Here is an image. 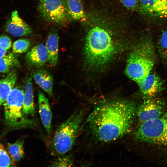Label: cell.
<instances>
[{
	"instance_id": "12",
	"label": "cell",
	"mask_w": 167,
	"mask_h": 167,
	"mask_svg": "<svg viewBox=\"0 0 167 167\" xmlns=\"http://www.w3.org/2000/svg\"><path fill=\"white\" fill-rule=\"evenodd\" d=\"M25 59L31 66L36 67L44 66L48 61L46 46L40 44L33 47L26 54Z\"/></svg>"
},
{
	"instance_id": "29",
	"label": "cell",
	"mask_w": 167,
	"mask_h": 167,
	"mask_svg": "<svg viewBox=\"0 0 167 167\" xmlns=\"http://www.w3.org/2000/svg\"><path fill=\"white\" fill-rule=\"evenodd\" d=\"M166 1H167V0H165Z\"/></svg>"
},
{
	"instance_id": "21",
	"label": "cell",
	"mask_w": 167,
	"mask_h": 167,
	"mask_svg": "<svg viewBox=\"0 0 167 167\" xmlns=\"http://www.w3.org/2000/svg\"><path fill=\"white\" fill-rule=\"evenodd\" d=\"M157 45L160 56L163 60L167 62V28L161 33Z\"/></svg>"
},
{
	"instance_id": "1",
	"label": "cell",
	"mask_w": 167,
	"mask_h": 167,
	"mask_svg": "<svg viewBox=\"0 0 167 167\" xmlns=\"http://www.w3.org/2000/svg\"><path fill=\"white\" fill-rule=\"evenodd\" d=\"M136 112L134 101H114L95 108L87 122L96 139L103 142H110L120 138L130 131Z\"/></svg>"
},
{
	"instance_id": "22",
	"label": "cell",
	"mask_w": 167,
	"mask_h": 167,
	"mask_svg": "<svg viewBox=\"0 0 167 167\" xmlns=\"http://www.w3.org/2000/svg\"><path fill=\"white\" fill-rule=\"evenodd\" d=\"M31 45L30 41L26 39H21L16 41L13 44L12 51L15 53H24L28 49Z\"/></svg>"
},
{
	"instance_id": "20",
	"label": "cell",
	"mask_w": 167,
	"mask_h": 167,
	"mask_svg": "<svg viewBox=\"0 0 167 167\" xmlns=\"http://www.w3.org/2000/svg\"><path fill=\"white\" fill-rule=\"evenodd\" d=\"M8 148L9 152L14 161H19L24 156L23 140H18L13 144H9Z\"/></svg>"
},
{
	"instance_id": "2",
	"label": "cell",
	"mask_w": 167,
	"mask_h": 167,
	"mask_svg": "<svg viewBox=\"0 0 167 167\" xmlns=\"http://www.w3.org/2000/svg\"><path fill=\"white\" fill-rule=\"evenodd\" d=\"M115 48L111 36L105 30L99 27H93L89 30L85 38L86 62L93 68L102 67L112 58Z\"/></svg>"
},
{
	"instance_id": "5",
	"label": "cell",
	"mask_w": 167,
	"mask_h": 167,
	"mask_svg": "<svg viewBox=\"0 0 167 167\" xmlns=\"http://www.w3.org/2000/svg\"><path fill=\"white\" fill-rule=\"evenodd\" d=\"M24 94L22 89L13 88L4 102L5 121L11 127H26L33 125V121L25 117L23 113Z\"/></svg>"
},
{
	"instance_id": "14",
	"label": "cell",
	"mask_w": 167,
	"mask_h": 167,
	"mask_svg": "<svg viewBox=\"0 0 167 167\" xmlns=\"http://www.w3.org/2000/svg\"><path fill=\"white\" fill-rule=\"evenodd\" d=\"M39 113L42 123L48 133L51 130L52 113L48 99L41 92L38 93Z\"/></svg>"
},
{
	"instance_id": "23",
	"label": "cell",
	"mask_w": 167,
	"mask_h": 167,
	"mask_svg": "<svg viewBox=\"0 0 167 167\" xmlns=\"http://www.w3.org/2000/svg\"><path fill=\"white\" fill-rule=\"evenodd\" d=\"M12 161L10 156L4 149L3 145L0 143V167H9Z\"/></svg>"
},
{
	"instance_id": "11",
	"label": "cell",
	"mask_w": 167,
	"mask_h": 167,
	"mask_svg": "<svg viewBox=\"0 0 167 167\" xmlns=\"http://www.w3.org/2000/svg\"><path fill=\"white\" fill-rule=\"evenodd\" d=\"M138 84L142 94L147 98L155 96L164 88L162 80L154 73H150Z\"/></svg>"
},
{
	"instance_id": "18",
	"label": "cell",
	"mask_w": 167,
	"mask_h": 167,
	"mask_svg": "<svg viewBox=\"0 0 167 167\" xmlns=\"http://www.w3.org/2000/svg\"><path fill=\"white\" fill-rule=\"evenodd\" d=\"M17 79L16 73L13 71L9 72L6 77L0 79V96L3 103L13 89Z\"/></svg>"
},
{
	"instance_id": "28",
	"label": "cell",
	"mask_w": 167,
	"mask_h": 167,
	"mask_svg": "<svg viewBox=\"0 0 167 167\" xmlns=\"http://www.w3.org/2000/svg\"><path fill=\"white\" fill-rule=\"evenodd\" d=\"M2 103H3L1 100L0 96V106L2 104Z\"/></svg>"
},
{
	"instance_id": "4",
	"label": "cell",
	"mask_w": 167,
	"mask_h": 167,
	"mask_svg": "<svg viewBox=\"0 0 167 167\" xmlns=\"http://www.w3.org/2000/svg\"><path fill=\"white\" fill-rule=\"evenodd\" d=\"M85 113V110L77 111L59 126L52 140L56 153L63 155L71 150L81 130Z\"/></svg>"
},
{
	"instance_id": "19",
	"label": "cell",
	"mask_w": 167,
	"mask_h": 167,
	"mask_svg": "<svg viewBox=\"0 0 167 167\" xmlns=\"http://www.w3.org/2000/svg\"><path fill=\"white\" fill-rule=\"evenodd\" d=\"M18 63L17 59L11 53L0 58V72L7 73Z\"/></svg>"
},
{
	"instance_id": "17",
	"label": "cell",
	"mask_w": 167,
	"mask_h": 167,
	"mask_svg": "<svg viewBox=\"0 0 167 167\" xmlns=\"http://www.w3.org/2000/svg\"><path fill=\"white\" fill-rule=\"evenodd\" d=\"M33 78L36 83L49 96L53 94V76L47 71L39 70L34 74Z\"/></svg>"
},
{
	"instance_id": "15",
	"label": "cell",
	"mask_w": 167,
	"mask_h": 167,
	"mask_svg": "<svg viewBox=\"0 0 167 167\" xmlns=\"http://www.w3.org/2000/svg\"><path fill=\"white\" fill-rule=\"evenodd\" d=\"M58 39L57 30L53 28L48 36L45 46L48 54V62L53 66L56 65L58 60Z\"/></svg>"
},
{
	"instance_id": "10",
	"label": "cell",
	"mask_w": 167,
	"mask_h": 167,
	"mask_svg": "<svg viewBox=\"0 0 167 167\" xmlns=\"http://www.w3.org/2000/svg\"><path fill=\"white\" fill-rule=\"evenodd\" d=\"M5 28L6 32L15 37L29 35L32 32L31 27L20 17L16 10L12 12L11 18L6 21Z\"/></svg>"
},
{
	"instance_id": "7",
	"label": "cell",
	"mask_w": 167,
	"mask_h": 167,
	"mask_svg": "<svg viewBox=\"0 0 167 167\" xmlns=\"http://www.w3.org/2000/svg\"><path fill=\"white\" fill-rule=\"evenodd\" d=\"M38 11L45 20L63 24L68 20L64 0H39Z\"/></svg>"
},
{
	"instance_id": "27",
	"label": "cell",
	"mask_w": 167,
	"mask_h": 167,
	"mask_svg": "<svg viewBox=\"0 0 167 167\" xmlns=\"http://www.w3.org/2000/svg\"><path fill=\"white\" fill-rule=\"evenodd\" d=\"M7 50L4 49L0 46V58L6 55Z\"/></svg>"
},
{
	"instance_id": "6",
	"label": "cell",
	"mask_w": 167,
	"mask_h": 167,
	"mask_svg": "<svg viewBox=\"0 0 167 167\" xmlns=\"http://www.w3.org/2000/svg\"><path fill=\"white\" fill-rule=\"evenodd\" d=\"M139 141L167 146V116L142 123L135 133Z\"/></svg>"
},
{
	"instance_id": "16",
	"label": "cell",
	"mask_w": 167,
	"mask_h": 167,
	"mask_svg": "<svg viewBox=\"0 0 167 167\" xmlns=\"http://www.w3.org/2000/svg\"><path fill=\"white\" fill-rule=\"evenodd\" d=\"M32 80L31 78H29L24 86L22 112L24 116L26 118L28 116H33L35 113Z\"/></svg>"
},
{
	"instance_id": "3",
	"label": "cell",
	"mask_w": 167,
	"mask_h": 167,
	"mask_svg": "<svg viewBox=\"0 0 167 167\" xmlns=\"http://www.w3.org/2000/svg\"><path fill=\"white\" fill-rule=\"evenodd\" d=\"M155 55L152 39L144 38L130 53L127 59L125 73L137 84L150 73L154 65Z\"/></svg>"
},
{
	"instance_id": "24",
	"label": "cell",
	"mask_w": 167,
	"mask_h": 167,
	"mask_svg": "<svg viewBox=\"0 0 167 167\" xmlns=\"http://www.w3.org/2000/svg\"><path fill=\"white\" fill-rule=\"evenodd\" d=\"M73 162L72 159L69 156H65L59 158L52 164V166L70 167L72 166Z\"/></svg>"
},
{
	"instance_id": "13",
	"label": "cell",
	"mask_w": 167,
	"mask_h": 167,
	"mask_svg": "<svg viewBox=\"0 0 167 167\" xmlns=\"http://www.w3.org/2000/svg\"><path fill=\"white\" fill-rule=\"evenodd\" d=\"M64 2L68 20H85L86 16L81 0H64Z\"/></svg>"
},
{
	"instance_id": "26",
	"label": "cell",
	"mask_w": 167,
	"mask_h": 167,
	"mask_svg": "<svg viewBox=\"0 0 167 167\" xmlns=\"http://www.w3.org/2000/svg\"><path fill=\"white\" fill-rule=\"evenodd\" d=\"M124 6L127 9L134 10L137 8L139 0H121Z\"/></svg>"
},
{
	"instance_id": "8",
	"label": "cell",
	"mask_w": 167,
	"mask_h": 167,
	"mask_svg": "<svg viewBox=\"0 0 167 167\" xmlns=\"http://www.w3.org/2000/svg\"><path fill=\"white\" fill-rule=\"evenodd\" d=\"M164 103L160 99L147 98L138 109L137 115L142 123L161 116L163 111Z\"/></svg>"
},
{
	"instance_id": "25",
	"label": "cell",
	"mask_w": 167,
	"mask_h": 167,
	"mask_svg": "<svg viewBox=\"0 0 167 167\" xmlns=\"http://www.w3.org/2000/svg\"><path fill=\"white\" fill-rule=\"evenodd\" d=\"M11 46V41L10 38L5 35L0 36V46L4 49L7 50Z\"/></svg>"
},
{
	"instance_id": "9",
	"label": "cell",
	"mask_w": 167,
	"mask_h": 167,
	"mask_svg": "<svg viewBox=\"0 0 167 167\" xmlns=\"http://www.w3.org/2000/svg\"><path fill=\"white\" fill-rule=\"evenodd\" d=\"M142 15L155 18L167 17L165 0H139L137 8Z\"/></svg>"
}]
</instances>
